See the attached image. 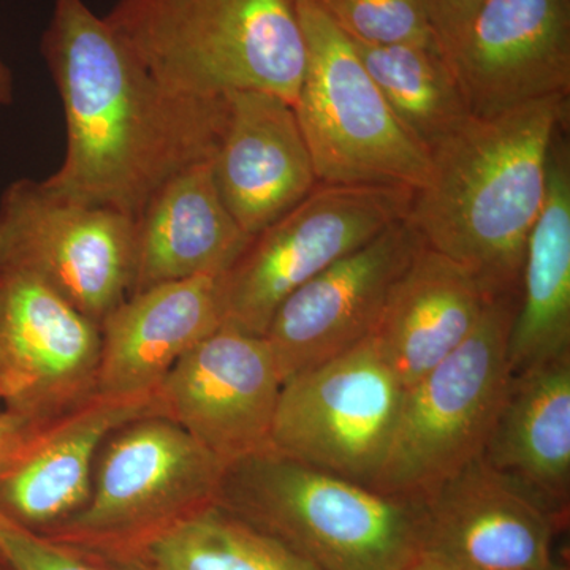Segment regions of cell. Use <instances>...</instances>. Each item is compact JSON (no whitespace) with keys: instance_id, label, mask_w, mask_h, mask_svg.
Returning <instances> with one entry per match:
<instances>
[{"instance_id":"obj_11","label":"cell","mask_w":570,"mask_h":570,"mask_svg":"<svg viewBox=\"0 0 570 570\" xmlns=\"http://www.w3.org/2000/svg\"><path fill=\"white\" fill-rule=\"evenodd\" d=\"M100 325L47 284L0 269V403L47 425L97 392Z\"/></svg>"},{"instance_id":"obj_17","label":"cell","mask_w":570,"mask_h":570,"mask_svg":"<svg viewBox=\"0 0 570 570\" xmlns=\"http://www.w3.org/2000/svg\"><path fill=\"white\" fill-rule=\"evenodd\" d=\"M227 116L213 175L224 205L254 236L313 193V159L291 104L275 94H225Z\"/></svg>"},{"instance_id":"obj_26","label":"cell","mask_w":570,"mask_h":570,"mask_svg":"<svg viewBox=\"0 0 570 570\" xmlns=\"http://www.w3.org/2000/svg\"><path fill=\"white\" fill-rule=\"evenodd\" d=\"M0 558L10 570H105L86 554L0 512Z\"/></svg>"},{"instance_id":"obj_22","label":"cell","mask_w":570,"mask_h":570,"mask_svg":"<svg viewBox=\"0 0 570 570\" xmlns=\"http://www.w3.org/2000/svg\"><path fill=\"white\" fill-rule=\"evenodd\" d=\"M566 356H570V165L568 146L554 140L546 200L521 269L508 346L510 374Z\"/></svg>"},{"instance_id":"obj_33","label":"cell","mask_w":570,"mask_h":570,"mask_svg":"<svg viewBox=\"0 0 570 570\" xmlns=\"http://www.w3.org/2000/svg\"><path fill=\"white\" fill-rule=\"evenodd\" d=\"M561 570H564V569H561Z\"/></svg>"},{"instance_id":"obj_25","label":"cell","mask_w":570,"mask_h":570,"mask_svg":"<svg viewBox=\"0 0 570 570\" xmlns=\"http://www.w3.org/2000/svg\"><path fill=\"white\" fill-rule=\"evenodd\" d=\"M317 6L363 43L441 48L419 0H325Z\"/></svg>"},{"instance_id":"obj_5","label":"cell","mask_w":570,"mask_h":570,"mask_svg":"<svg viewBox=\"0 0 570 570\" xmlns=\"http://www.w3.org/2000/svg\"><path fill=\"white\" fill-rule=\"evenodd\" d=\"M519 295L493 296L455 352L404 390L373 490L423 502L482 456L510 382L508 346Z\"/></svg>"},{"instance_id":"obj_12","label":"cell","mask_w":570,"mask_h":570,"mask_svg":"<svg viewBox=\"0 0 570 570\" xmlns=\"http://www.w3.org/2000/svg\"><path fill=\"white\" fill-rule=\"evenodd\" d=\"M281 389L265 336L224 325L165 376L156 390L157 415L228 466L269 449Z\"/></svg>"},{"instance_id":"obj_6","label":"cell","mask_w":570,"mask_h":570,"mask_svg":"<svg viewBox=\"0 0 570 570\" xmlns=\"http://www.w3.org/2000/svg\"><path fill=\"white\" fill-rule=\"evenodd\" d=\"M306 70L294 105L318 184L417 190L428 153L397 124L351 39L313 0H295Z\"/></svg>"},{"instance_id":"obj_15","label":"cell","mask_w":570,"mask_h":570,"mask_svg":"<svg viewBox=\"0 0 570 570\" xmlns=\"http://www.w3.org/2000/svg\"><path fill=\"white\" fill-rule=\"evenodd\" d=\"M425 550L455 570H561L554 534L564 527L483 456L423 501Z\"/></svg>"},{"instance_id":"obj_29","label":"cell","mask_w":570,"mask_h":570,"mask_svg":"<svg viewBox=\"0 0 570 570\" xmlns=\"http://www.w3.org/2000/svg\"><path fill=\"white\" fill-rule=\"evenodd\" d=\"M77 550V549H75ZM80 553L86 554L89 560L102 566L105 570H156L151 566L146 564L140 558L134 554L124 553V551H107V550H78Z\"/></svg>"},{"instance_id":"obj_23","label":"cell","mask_w":570,"mask_h":570,"mask_svg":"<svg viewBox=\"0 0 570 570\" xmlns=\"http://www.w3.org/2000/svg\"><path fill=\"white\" fill-rule=\"evenodd\" d=\"M107 551L134 554L156 570H321L216 501L130 549Z\"/></svg>"},{"instance_id":"obj_27","label":"cell","mask_w":570,"mask_h":570,"mask_svg":"<svg viewBox=\"0 0 570 570\" xmlns=\"http://www.w3.org/2000/svg\"><path fill=\"white\" fill-rule=\"evenodd\" d=\"M439 45L448 55L483 0H419Z\"/></svg>"},{"instance_id":"obj_3","label":"cell","mask_w":570,"mask_h":570,"mask_svg":"<svg viewBox=\"0 0 570 570\" xmlns=\"http://www.w3.org/2000/svg\"><path fill=\"white\" fill-rule=\"evenodd\" d=\"M216 502L321 570H401L425 550L423 502L272 449L228 464Z\"/></svg>"},{"instance_id":"obj_16","label":"cell","mask_w":570,"mask_h":570,"mask_svg":"<svg viewBox=\"0 0 570 570\" xmlns=\"http://www.w3.org/2000/svg\"><path fill=\"white\" fill-rule=\"evenodd\" d=\"M157 415L156 392H96L33 433L0 471V512L37 532L58 527L91 498L92 468L107 439L134 420Z\"/></svg>"},{"instance_id":"obj_32","label":"cell","mask_w":570,"mask_h":570,"mask_svg":"<svg viewBox=\"0 0 570 570\" xmlns=\"http://www.w3.org/2000/svg\"><path fill=\"white\" fill-rule=\"evenodd\" d=\"M0 570H10L9 566L6 564V561L0 558Z\"/></svg>"},{"instance_id":"obj_21","label":"cell","mask_w":570,"mask_h":570,"mask_svg":"<svg viewBox=\"0 0 570 570\" xmlns=\"http://www.w3.org/2000/svg\"><path fill=\"white\" fill-rule=\"evenodd\" d=\"M483 460L561 521L570 501V356L510 376Z\"/></svg>"},{"instance_id":"obj_30","label":"cell","mask_w":570,"mask_h":570,"mask_svg":"<svg viewBox=\"0 0 570 570\" xmlns=\"http://www.w3.org/2000/svg\"><path fill=\"white\" fill-rule=\"evenodd\" d=\"M401 570H455L450 568L449 564H445L444 561L439 560L434 554L428 553V551H423L420 553L414 561L409 562L406 568Z\"/></svg>"},{"instance_id":"obj_13","label":"cell","mask_w":570,"mask_h":570,"mask_svg":"<svg viewBox=\"0 0 570 570\" xmlns=\"http://www.w3.org/2000/svg\"><path fill=\"white\" fill-rule=\"evenodd\" d=\"M422 246L414 227L401 220L285 298L265 333L283 384L373 336L396 281Z\"/></svg>"},{"instance_id":"obj_7","label":"cell","mask_w":570,"mask_h":570,"mask_svg":"<svg viewBox=\"0 0 570 570\" xmlns=\"http://www.w3.org/2000/svg\"><path fill=\"white\" fill-rule=\"evenodd\" d=\"M107 444L85 508L41 534L77 550H127L216 501L227 464L171 420H134Z\"/></svg>"},{"instance_id":"obj_2","label":"cell","mask_w":570,"mask_h":570,"mask_svg":"<svg viewBox=\"0 0 570 570\" xmlns=\"http://www.w3.org/2000/svg\"><path fill=\"white\" fill-rule=\"evenodd\" d=\"M566 115L568 97L469 115L428 153L430 171L409 224L423 245L471 273L489 298L520 296L528 238Z\"/></svg>"},{"instance_id":"obj_8","label":"cell","mask_w":570,"mask_h":570,"mask_svg":"<svg viewBox=\"0 0 570 570\" xmlns=\"http://www.w3.org/2000/svg\"><path fill=\"white\" fill-rule=\"evenodd\" d=\"M414 195L404 187L317 184L299 204L254 235L220 276L224 325L265 336L285 298L393 224L406 220Z\"/></svg>"},{"instance_id":"obj_14","label":"cell","mask_w":570,"mask_h":570,"mask_svg":"<svg viewBox=\"0 0 570 570\" xmlns=\"http://www.w3.org/2000/svg\"><path fill=\"white\" fill-rule=\"evenodd\" d=\"M445 58L472 116L569 97L562 0H483Z\"/></svg>"},{"instance_id":"obj_9","label":"cell","mask_w":570,"mask_h":570,"mask_svg":"<svg viewBox=\"0 0 570 570\" xmlns=\"http://www.w3.org/2000/svg\"><path fill=\"white\" fill-rule=\"evenodd\" d=\"M404 390L376 337L370 336L284 382L269 449L373 489Z\"/></svg>"},{"instance_id":"obj_31","label":"cell","mask_w":570,"mask_h":570,"mask_svg":"<svg viewBox=\"0 0 570 570\" xmlns=\"http://www.w3.org/2000/svg\"><path fill=\"white\" fill-rule=\"evenodd\" d=\"M13 75L7 63L0 59V108L13 102Z\"/></svg>"},{"instance_id":"obj_28","label":"cell","mask_w":570,"mask_h":570,"mask_svg":"<svg viewBox=\"0 0 570 570\" xmlns=\"http://www.w3.org/2000/svg\"><path fill=\"white\" fill-rule=\"evenodd\" d=\"M41 426L43 425H37L9 412H0V471L13 460Z\"/></svg>"},{"instance_id":"obj_18","label":"cell","mask_w":570,"mask_h":570,"mask_svg":"<svg viewBox=\"0 0 570 570\" xmlns=\"http://www.w3.org/2000/svg\"><path fill=\"white\" fill-rule=\"evenodd\" d=\"M224 326L220 276H197L130 295L100 324L97 392H156L190 348Z\"/></svg>"},{"instance_id":"obj_1","label":"cell","mask_w":570,"mask_h":570,"mask_svg":"<svg viewBox=\"0 0 570 570\" xmlns=\"http://www.w3.org/2000/svg\"><path fill=\"white\" fill-rule=\"evenodd\" d=\"M41 55L66 118V156L41 181L51 194L135 220L168 179L216 156L225 96L167 88L85 0H55Z\"/></svg>"},{"instance_id":"obj_20","label":"cell","mask_w":570,"mask_h":570,"mask_svg":"<svg viewBox=\"0 0 570 570\" xmlns=\"http://www.w3.org/2000/svg\"><path fill=\"white\" fill-rule=\"evenodd\" d=\"M489 299L463 266L420 247L396 281L373 335L404 389L474 333Z\"/></svg>"},{"instance_id":"obj_19","label":"cell","mask_w":570,"mask_h":570,"mask_svg":"<svg viewBox=\"0 0 570 570\" xmlns=\"http://www.w3.org/2000/svg\"><path fill=\"white\" fill-rule=\"evenodd\" d=\"M212 163L190 165L168 179L135 219L130 295L190 277L223 276L246 249L253 236L224 205Z\"/></svg>"},{"instance_id":"obj_10","label":"cell","mask_w":570,"mask_h":570,"mask_svg":"<svg viewBox=\"0 0 570 570\" xmlns=\"http://www.w3.org/2000/svg\"><path fill=\"white\" fill-rule=\"evenodd\" d=\"M135 220L18 179L0 197V269L47 284L96 324L129 298Z\"/></svg>"},{"instance_id":"obj_24","label":"cell","mask_w":570,"mask_h":570,"mask_svg":"<svg viewBox=\"0 0 570 570\" xmlns=\"http://www.w3.org/2000/svg\"><path fill=\"white\" fill-rule=\"evenodd\" d=\"M351 41L401 129L423 151L471 115L441 48Z\"/></svg>"},{"instance_id":"obj_4","label":"cell","mask_w":570,"mask_h":570,"mask_svg":"<svg viewBox=\"0 0 570 570\" xmlns=\"http://www.w3.org/2000/svg\"><path fill=\"white\" fill-rule=\"evenodd\" d=\"M105 20L176 92L261 91L296 102L306 43L295 0H119Z\"/></svg>"}]
</instances>
